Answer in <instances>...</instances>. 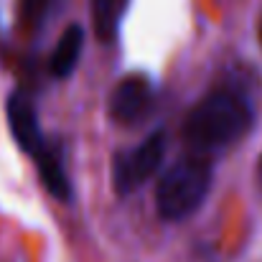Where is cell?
Segmentation results:
<instances>
[{
  "label": "cell",
  "instance_id": "obj_3",
  "mask_svg": "<svg viewBox=\"0 0 262 262\" xmlns=\"http://www.w3.org/2000/svg\"><path fill=\"white\" fill-rule=\"evenodd\" d=\"M211 188V166L204 156L193 153L178 158L163 173L156 188V209L161 219L181 222L191 216L206 199Z\"/></svg>",
  "mask_w": 262,
  "mask_h": 262
},
{
  "label": "cell",
  "instance_id": "obj_8",
  "mask_svg": "<svg viewBox=\"0 0 262 262\" xmlns=\"http://www.w3.org/2000/svg\"><path fill=\"white\" fill-rule=\"evenodd\" d=\"M59 5H61V0H20L23 23L31 31H38V28H43L56 15Z\"/></svg>",
  "mask_w": 262,
  "mask_h": 262
},
{
  "label": "cell",
  "instance_id": "obj_1",
  "mask_svg": "<svg viewBox=\"0 0 262 262\" xmlns=\"http://www.w3.org/2000/svg\"><path fill=\"white\" fill-rule=\"evenodd\" d=\"M252 122V102L237 89L222 87L209 92L191 107V112L186 115L183 138L199 156H206L242 140Z\"/></svg>",
  "mask_w": 262,
  "mask_h": 262
},
{
  "label": "cell",
  "instance_id": "obj_2",
  "mask_svg": "<svg viewBox=\"0 0 262 262\" xmlns=\"http://www.w3.org/2000/svg\"><path fill=\"white\" fill-rule=\"evenodd\" d=\"M5 112H8V122H10V133H13L15 143L33 158L43 188L54 199L69 204L72 196H74L72 181L67 176V168H64V161H61L59 148L51 145L43 138V133H41L38 115H36V107H33L31 97L23 94V92H13L8 97Z\"/></svg>",
  "mask_w": 262,
  "mask_h": 262
},
{
  "label": "cell",
  "instance_id": "obj_5",
  "mask_svg": "<svg viewBox=\"0 0 262 262\" xmlns=\"http://www.w3.org/2000/svg\"><path fill=\"white\" fill-rule=\"evenodd\" d=\"M153 107V84L148 77H125L110 97V117L120 125H138Z\"/></svg>",
  "mask_w": 262,
  "mask_h": 262
},
{
  "label": "cell",
  "instance_id": "obj_7",
  "mask_svg": "<svg viewBox=\"0 0 262 262\" xmlns=\"http://www.w3.org/2000/svg\"><path fill=\"white\" fill-rule=\"evenodd\" d=\"M130 0H92V26L102 43H112L120 33Z\"/></svg>",
  "mask_w": 262,
  "mask_h": 262
},
{
  "label": "cell",
  "instance_id": "obj_9",
  "mask_svg": "<svg viewBox=\"0 0 262 262\" xmlns=\"http://www.w3.org/2000/svg\"><path fill=\"white\" fill-rule=\"evenodd\" d=\"M257 176H260V186H262V158H260V166H257Z\"/></svg>",
  "mask_w": 262,
  "mask_h": 262
},
{
  "label": "cell",
  "instance_id": "obj_10",
  "mask_svg": "<svg viewBox=\"0 0 262 262\" xmlns=\"http://www.w3.org/2000/svg\"><path fill=\"white\" fill-rule=\"evenodd\" d=\"M260 41H262V23H260Z\"/></svg>",
  "mask_w": 262,
  "mask_h": 262
},
{
  "label": "cell",
  "instance_id": "obj_4",
  "mask_svg": "<svg viewBox=\"0 0 262 262\" xmlns=\"http://www.w3.org/2000/svg\"><path fill=\"white\" fill-rule=\"evenodd\" d=\"M166 156V135L163 130L150 133L140 145L130 150H120L112 161V183L120 196L138 191L150 176L158 171Z\"/></svg>",
  "mask_w": 262,
  "mask_h": 262
},
{
  "label": "cell",
  "instance_id": "obj_6",
  "mask_svg": "<svg viewBox=\"0 0 262 262\" xmlns=\"http://www.w3.org/2000/svg\"><path fill=\"white\" fill-rule=\"evenodd\" d=\"M82 49H84V28L79 23H72L64 31V36L59 38V43H56V49L51 54V74L56 79L72 77V72L79 64Z\"/></svg>",
  "mask_w": 262,
  "mask_h": 262
}]
</instances>
